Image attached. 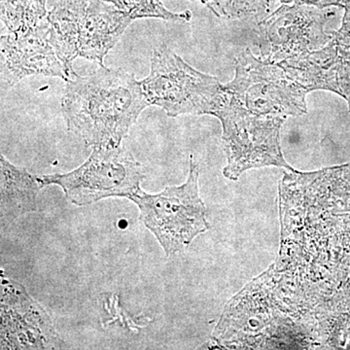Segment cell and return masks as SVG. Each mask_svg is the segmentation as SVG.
<instances>
[{
	"label": "cell",
	"mask_w": 350,
	"mask_h": 350,
	"mask_svg": "<svg viewBox=\"0 0 350 350\" xmlns=\"http://www.w3.org/2000/svg\"><path fill=\"white\" fill-rule=\"evenodd\" d=\"M149 105L133 73L105 66L88 76H73L62 98L68 130L92 147H119Z\"/></svg>",
	"instance_id": "obj_1"
},
{
	"label": "cell",
	"mask_w": 350,
	"mask_h": 350,
	"mask_svg": "<svg viewBox=\"0 0 350 350\" xmlns=\"http://www.w3.org/2000/svg\"><path fill=\"white\" fill-rule=\"evenodd\" d=\"M140 83L149 105L162 108L169 117L215 116L227 100L217 78L192 68L165 44L154 48L150 73Z\"/></svg>",
	"instance_id": "obj_2"
},
{
	"label": "cell",
	"mask_w": 350,
	"mask_h": 350,
	"mask_svg": "<svg viewBox=\"0 0 350 350\" xmlns=\"http://www.w3.org/2000/svg\"><path fill=\"white\" fill-rule=\"evenodd\" d=\"M199 177V165L191 156L185 183L169 186L155 195L140 189L131 197L139 208L140 220L153 232L167 257L185 250L196 237L211 228L200 197Z\"/></svg>",
	"instance_id": "obj_3"
},
{
	"label": "cell",
	"mask_w": 350,
	"mask_h": 350,
	"mask_svg": "<svg viewBox=\"0 0 350 350\" xmlns=\"http://www.w3.org/2000/svg\"><path fill=\"white\" fill-rule=\"evenodd\" d=\"M227 94V100L215 114L222 125L223 147L227 156L224 176L236 181L246 170L264 167L293 172L280 145V131L286 118L255 114Z\"/></svg>",
	"instance_id": "obj_4"
},
{
	"label": "cell",
	"mask_w": 350,
	"mask_h": 350,
	"mask_svg": "<svg viewBox=\"0 0 350 350\" xmlns=\"http://www.w3.org/2000/svg\"><path fill=\"white\" fill-rule=\"evenodd\" d=\"M44 187L59 186L73 204H94L112 197L128 198L140 190L142 165L122 147H93L88 160L64 174L38 175Z\"/></svg>",
	"instance_id": "obj_5"
},
{
	"label": "cell",
	"mask_w": 350,
	"mask_h": 350,
	"mask_svg": "<svg viewBox=\"0 0 350 350\" xmlns=\"http://www.w3.org/2000/svg\"><path fill=\"white\" fill-rule=\"evenodd\" d=\"M224 87L255 114L287 118L308 112L306 96L310 92L290 77L280 64L258 59L250 49L237 57L236 75Z\"/></svg>",
	"instance_id": "obj_6"
},
{
	"label": "cell",
	"mask_w": 350,
	"mask_h": 350,
	"mask_svg": "<svg viewBox=\"0 0 350 350\" xmlns=\"http://www.w3.org/2000/svg\"><path fill=\"white\" fill-rule=\"evenodd\" d=\"M329 13L305 4H283L259 24L261 59L280 64L321 49L333 38L325 31Z\"/></svg>",
	"instance_id": "obj_7"
},
{
	"label": "cell",
	"mask_w": 350,
	"mask_h": 350,
	"mask_svg": "<svg viewBox=\"0 0 350 350\" xmlns=\"http://www.w3.org/2000/svg\"><path fill=\"white\" fill-rule=\"evenodd\" d=\"M0 88L4 96L21 80L31 75L61 78L69 76L50 41L47 18L36 27L10 32L0 42Z\"/></svg>",
	"instance_id": "obj_8"
},
{
	"label": "cell",
	"mask_w": 350,
	"mask_h": 350,
	"mask_svg": "<svg viewBox=\"0 0 350 350\" xmlns=\"http://www.w3.org/2000/svg\"><path fill=\"white\" fill-rule=\"evenodd\" d=\"M50 317L19 283L1 278V349L63 347Z\"/></svg>",
	"instance_id": "obj_9"
},
{
	"label": "cell",
	"mask_w": 350,
	"mask_h": 350,
	"mask_svg": "<svg viewBox=\"0 0 350 350\" xmlns=\"http://www.w3.org/2000/svg\"><path fill=\"white\" fill-rule=\"evenodd\" d=\"M342 27L321 49L296 59L295 79L308 92L330 91L342 96L350 111V4L344 6Z\"/></svg>",
	"instance_id": "obj_10"
},
{
	"label": "cell",
	"mask_w": 350,
	"mask_h": 350,
	"mask_svg": "<svg viewBox=\"0 0 350 350\" xmlns=\"http://www.w3.org/2000/svg\"><path fill=\"white\" fill-rule=\"evenodd\" d=\"M133 21L105 0H89L80 34L79 57L105 66V56Z\"/></svg>",
	"instance_id": "obj_11"
},
{
	"label": "cell",
	"mask_w": 350,
	"mask_h": 350,
	"mask_svg": "<svg viewBox=\"0 0 350 350\" xmlns=\"http://www.w3.org/2000/svg\"><path fill=\"white\" fill-rule=\"evenodd\" d=\"M88 3L89 0H59L47 15L51 44L69 79L76 75L72 63L79 57L80 34Z\"/></svg>",
	"instance_id": "obj_12"
},
{
	"label": "cell",
	"mask_w": 350,
	"mask_h": 350,
	"mask_svg": "<svg viewBox=\"0 0 350 350\" xmlns=\"http://www.w3.org/2000/svg\"><path fill=\"white\" fill-rule=\"evenodd\" d=\"M1 170V202L0 221L4 229L15 219L38 211V197L44 188L38 175L29 174L0 155Z\"/></svg>",
	"instance_id": "obj_13"
},
{
	"label": "cell",
	"mask_w": 350,
	"mask_h": 350,
	"mask_svg": "<svg viewBox=\"0 0 350 350\" xmlns=\"http://www.w3.org/2000/svg\"><path fill=\"white\" fill-rule=\"evenodd\" d=\"M47 0H1V21L10 32L36 27L47 18Z\"/></svg>",
	"instance_id": "obj_14"
},
{
	"label": "cell",
	"mask_w": 350,
	"mask_h": 350,
	"mask_svg": "<svg viewBox=\"0 0 350 350\" xmlns=\"http://www.w3.org/2000/svg\"><path fill=\"white\" fill-rule=\"evenodd\" d=\"M112 4L122 12L128 15L131 20L162 19L170 22L186 23L192 19L190 11L175 13L169 10L161 0H105Z\"/></svg>",
	"instance_id": "obj_15"
},
{
	"label": "cell",
	"mask_w": 350,
	"mask_h": 350,
	"mask_svg": "<svg viewBox=\"0 0 350 350\" xmlns=\"http://www.w3.org/2000/svg\"><path fill=\"white\" fill-rule=\"evenodd\" d=\"M269 0H204V5L218 17L243 19L266 12Z\"/></svg>",
	"instance_id": "obj_16"
},
{
	"label": "cell",
	"mask_w": 350,
	"mask_h": 350,
	"mask_svg": "<svg viewBox=\"0 0 350 350\" xmlns=\"http://www.w3.org/2000/svg\"><path fill=\"white\" fill-rule=\"evenodd\" d=\"M280 1L285 4H305V5L314 6L320 9H325L332 6L340 7L338 0H280Z\"/></svg>",
	"instance_id": "obj_17"
},
{
	"label": "cell",
	"mask_w": 350,
	"mask_h": 350,
	"mask_svg": "<svg viewBox=\"0 0 350 350\" xmlns=\"http://www.w3.org/2000/svg\"><path fill=\"white\" fill-rule=\"evenodd\" d=\"M338 1H340V7H342V8L345 3H350V0H338Z\"/></svg>",
	"instance_id": "obj_18"
},
{
	"label": "cell",
	"mask_w": 350,
	"mask_h": 350,
	"mask_svg": "<svg viewBox=\"0 0 350 350\" xmlns=\"http://www.w3.org/2000/svg\"><path fill=\"white\" fill-rule=\"evenodd\" d=\"M199 1L202 2V3L204 4V0H199Z\"/></svg>",
	"instance_id": "obj_19"
}]
</instances>
